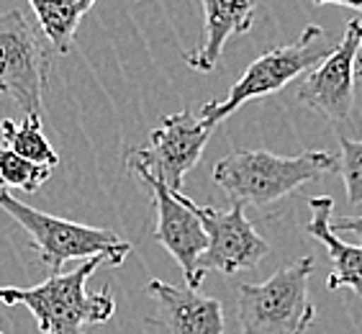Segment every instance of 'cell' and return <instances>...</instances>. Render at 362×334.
Masks as SVG:
<instances>
[{"label":"cell","instance_id":"3957f363","mask_svg":"<svg viewBox=\"0 0 362 334\" xmlns=\"http://www.w3.org/2000/svg\"><path fill=\"white\" fill-rule=\"evenodd\" d=\"M314 258H300L265 283L237 286V324L242 334H306L316 319L308 296Z\"/></svg>","mask_w":362,"mask_h":334},{"label":"cell","instance_id":"ffe728a7","mask_svg":"<svg viewBox=\"0 0 362 334\" xmlns=\"http://www.w3.org/2000/svg\"><path fill=\"white\" fill-rule=\"evenodd\" d=\"M357 77H360V80H362V62L357 64Z\"/></svg>","mask_w":362,"mask_h":334},{"label":"cell","instance_id":"9a60e30c","mask_svg":"<svg viewBox=\"0 0 362 334\" xmlns=\"http://www.w3.org/2000/svg\"><path fill=\"white\" fill-rule=\"evenodd\" d=\"M0 142L11 146L23 160L54 170L59 165V154L42 132V116H23L21 121H0Z\"/></svg>","mask_w":362,"mask_h":334},{"label":"cell","instance_id":"ac0fdd59","mask_svg":"<svg viewBox=\"0 0 362 334\" xmlns=\"http://www.w3.org/2000/svg\"><path fill=\"white\" fill-rule=\"evenodd\" d=\"M334 231H352L357 237H362V216H341L332 224Z\"/></svg>","mask_w":362,"mask_h":334},{"label":"cell","instance_id":"7a4b0ae2","mask_svg":"<svg viewBox=\"0 0 362 334\" xmlns=\"http://www.w3.org/2000/svg\"><path fill=\"white\" fill-rule=\"evenodd\" d=\"M339 157L324 149H308L296 157H280L267 149H234L214 165V180L231 203L270 209L300 185L337 173Z\"/></svg>","mask_w":362,"mask_h":334},{"label":"cell","instance_id":"30bf717a","mask_svg":"<svg viewBox=\"0 0 362 334\" xmlns=\"http://www.w3.org/2000/svg\"><path fill=\"white\" fill-rule=\"evenodd\" d=\"M195 216L201 219L206 231V252H203V272H221L234 275L242 270H255L270 255V244L259 237L257 229L247 219V206L231 203V209L221 211L214 206L190 203Z\"/></svg>","mask_w":362,"mask_h":334},{"label":"cell","instance_id":"d6986e66","mask_svg":"<svg viewBox=\"0 0 362 334\" xmlns=\"http://www.w3.org/2000/svg\"><path fill=\"white\" fill-rule=\"evenodd\" d=\"M314 6H329V3H334V6L341 8H355V11H362V0H311Z\"/></svg>","mask_w":362,"mask_h":334},{"label":"cell","instance_id":"52a82bcc","mask_svg":"<svg viewBox=\"0 0 362 334\" xmlns=\"http://www.w3.org/2000/svg\"><path fill=\"white\" fill-rule=\"evenodd\" d=\"M214 126L203 124L193 111H180L165 116L160 126L149 134L144 146H129L124 154V165L129 173L144 170L160 183H165L173 193H182L185 175L203 157Z\"/></svg>","mask_w":362,"mask_h":334},{"label":"cell","instance_id":"5bb4252c","mask_svg":"<svg viewBox=\"0 0 362 334\" xmlns=\"http://www.w3.org/2000/svg\"><path fill=\"white\" fill-rule=\"evenodd\" d=\"M98 0H28L47 42L57 54H70L77 26Z\"/></svg>","mask_w":362,"mask_h":334},{"label":"cell","instance_id":"277c9868","mask_svg":"<svg viewBox=\"0 0 362 334\" xmlns=\"http://www.w3.org/2000/svg\"><path fill=\"white\" fill-rule=\"evenodd\" d=\"M0 209L13 221L21 224L23 231L34 242L42 263L52 272H62V265L70 260H90L98 255L111 260V267H119L132 252V244L121 239L113 229H98V226L44 214L18 201L6 188H0Z\"/></svg>","mask_w":362,"mask_h":334},{"label":"cell","instance_id":"6da1fadb","mask_svg":"<svg viewBox=\"0 0 362 334\" xmlns=\"http://www.w3.org/2000/svg\"><path fill=\"white\" fill-rule=\"evenodd\" d=\"M100 265H111V260L103 255L83 260L75 270L52 272L31 288L0 286V304L26 306L42 334H90V327L105 324L116 313L111 288L103 286L98 293L85 288Z\"/></svg>","mask_w":362,"mask_h":334},{"label":"cell","instance_id":"8fae6325","mask_svg":"<svg viewBox=\"0 0 362 334\" xmlns=\"http://www.w3.org/2000/svg\"><path fill=\"white\" fill-rule=\"evenodd\" d=\"M146 293L154 301V313L146 316V324L168 334H223L226 319H223L221 301L209 299L195 288L170 286L165 280H149Z\"/></svg>","mask_w":362,"mask_h":334},{"label":"cell","instance_id":"e0dca14e","mask_svg":"<svg viewBox=\"0 0 362 334\" xmlns=\"http://www.w3.org/2000/svg\"><path fill=\"white\" fill-rule=\"evenodd\" d=\"M339 139V167L337 173L341 175L344 180V188H347V201L352 206H360L362 203V139H349L344 134L337 137Z\"/></svg>","mask_w":362,"mask_h":334},{"label":"cell","instance_id":"5b68a950","mask_svg":"<svg viewBox=\"0 0 362 334\" xmlns=\"http://www.w3.org/2000/svg\"><path fill=\"white\" fill-rule=\"evenodd\" d=\"M332 49L334 47L327 44V31L316 23H308L296 42L286 44V47H275L257 57L237 83L231 85L229 96L223 100H209L201 108L198 119L216 129L223 119L237 113L244 103L283 93L296 77L314 70Z\"/></svg>","mask_w":362,"mask_h":334},{"label":"cell","instance_id":"2e32d148","mask_svg":"<svg viewBox=\"0 0 362 334\" xmlns=\"http://www.w3.org/2000/svg\"><path fill=\"white\" fill-rule=\"evenodd\" d=\"M52 170L34 162L23 160L21 154H16L11 146L0 142V188L6 190H21V193H36L44 183L49 180Z\"/></svg>","mask_w":362,"mask_h":334},{"label":"cell","instance_id":"9c48e42d","mask_svg":"<svg viewBox=\"0 0 362 334\" xmlns=\"http://www.w3.org/2000/svg\"><path fill=\"white\" fill-rule=\"evenodd\" d=\"M136 178L152 190V203L157 211V226H154V239L173 255V260L180 265L188 288L201 291V283L206 272L201 267L203 252H206V231H203L201 219L193 211V198L185 193H173V190L152 178L144 170H136Z\"/></svg>","mask_w":362,"mask_h":334},{"label":"cell","instance_id":"7c38bea8","mask_svg":"<svg viewBox=\"0 0 362 334\" xmlns=\"http://www.w3.org/2000/svg\"><path fill=\"white\" fill-rule=\"evenodd\" d=\"M201 3L203 36L185 59L190 70L214 72L231 36L247 34L255 26L257 0H201Z\"/></svg>","mask_w":362,"mask_h":334},{"label":"cell","instance_id":"ba28073f","mask_svg":"<svg viewBox=\"0 0 362 334\" xmlns=\"http://www.w3.org/2000/svg\"><path fill=\"white\" fill-rule=\"evenodd\" d=\"M362 52V18H352L341 42L329 52L298 88V103L324 119L344 124L355 108L357 59Z\"/></svg>","mask_w":362,"mask_h":334},{"label":"cell","instance_id":"8992f818","mask_svg":"<svg viewBox=\"0 0 362 334\" xmlns=\"http://www.w3.org/2000/svg\"><path fill=\"white\" fill-rule=\"evenodd\" d=\"M52 44L21 11L0 13V96L18 103L23 116H42Z\"/></svg>","mask_w":362,"mask_h":334},{"label":"cell","instance_id":"4fadbf2b","mask_svg":"<svg viewBox=\"0 0 362 334\" xmlns=\"http://www.w3.org/2000/svg\"><path fill=\"white\" fill-rule=\"evenodd\" d=\"M311 209V221L303 226L314 239H319L329 252L332 260V272L327 278L329 291H341L347 288L362 299V244H349L337 237L332 229V211H334V198L329 195H314L308 201Z\"/></svg>","mask_w":362,"mask_h":334},{"label":"cell","instance_id":"44dd1931","mask_svg":"<svg viewBox=\"0 0 362 334\" xmlns=\"http://www.w3.org/2000/svg\"><path fill=\"white\" fill-rule=\"evenodd\" d=\"M0 334H6V332H3V327H0Z\"/></svg>","mask_w":362,"mask_h":334}]
</instances>
